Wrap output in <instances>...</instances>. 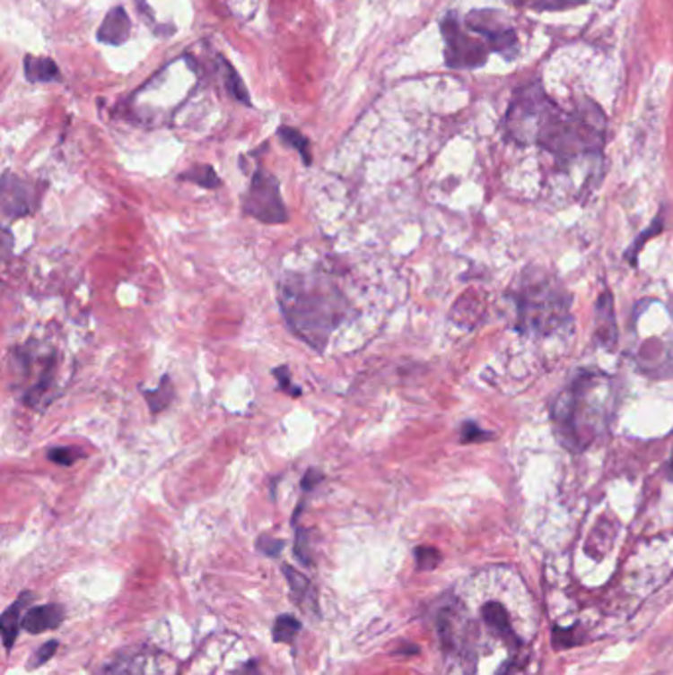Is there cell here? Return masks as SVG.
I'll use <instances>...</instances> for the list:
<instances>
[{
  "label": "cell",
  "mask_w": 673,
  "mask_h": 675,
  "mask_svg": "<svg viewBox=\"0 0 673 675\" xmlns=\"http://www.w3.org/2000/svg\"><path fill=\"white\" fill-rule=\"evenodd\" d=\"M482 619L484 622H486V626H490V628L494 632H498L500 636H503V638L510 640V642H518L516 634H513L511 630V622H510V614L508 610L503 609V606L500 602H486L482 606Z\"/></svg>",
  "instance_id": "cell-14"
},
{
  "label": "cell",
  "mask_w": 673,
  "mask_h": 675,
  "mask_svg": "<svg viewBox=\"0 0 673 675\" xmlns=\"http://www.w3.org/2000/svg\"><path fill=\"white\" fill-rule=\"evenodd\" d=\"M511 4H518L531 11H569L587 0H510Z\"/></svg>",
  "instance_id": "cell-19"
},
{
  "label": "cell",
  "mask_w": 673,
  "mask_h": 675,
  "mask_svg": "<svg viewBox=\"0 0 673 675\" xmlns=\"http://www.w3.org/2000/svg\"><path fill=\"white\" fill-rule=\"evenodd\" d=\"M301 632V620H296L291 614H283L275 620L273 626V640L289 644L294 640V636Z\"/></svg>",
  "instance_id": "cell-21"
},
{
  "label": "cell",
  "mask_w": 673,
  "mask_h": 675,
  "mask_svg": "<svg viewBox=\"0 0 673 675\" xmlns=\"http://www.w3.org/2000/svg\"><path fill=\"white\" fill-rule=\"evenodd\" d=\"M180 178L182 180H190V182L202 186V188H207V190H214V188H217V186H220V178H217L215 170L212 169V166H207V164L194 166V169L184 172L180 176Z\"/></svg>",
  "instance_id": "cell-20"
},
{
  "label": "cell",
  "mask_w": 673,
  "mask_h": 675,
  "mask_svg": "<svg viewBox=\"0 0 673 675\" xmlns=\"http://www.w3.org/2000/svg\"><path fill=\"white\" fill-rule=\"evenodd\" d=\"M294 555L299 557L301 563H304V565H312V557H310V551H309V533H306V530H299V532H296Z\"/></svg>",
  "instance_id": "cell-28"
},
{
  "label": "cell",
  "mask_w": 673,
  "mask_h": 675,
  "mask_svg": "<svg viewBox=\"0 0 673 675\" xmlns=\"http://www.w3.org/2000/svg\"><path fill=\"white\" fill-rule=\"evenodd\" d=\"M415 561H417L419 571H433L441 563V553L434 547H417Z\"/></svg>",
  "instance_id": "cell-24"
},
{
  "label": "cell",
  "mask_w": 673,
  "mask_h": 675,
  "mask_svg": "<svg viewBox=\"0 0 673 675\" xmlns=\"http://www.w3.org/2000/svg\"><path fill=\"white\" fill-rule=\"evenodd\" d=\"M612 409V379L595 371H582L553 405V425L559 440L575 453L587 450L600 435H605Z\"/></svg>",
  "instance_id": "cell-1"
},
{
  "label": "cell",
  "mask_w": 673,
  "mask_h": 675,
  "mask_svg": "<svg viewBox=\"0 0 673 675\" xmlns=\"http://www.w3.org/2000/svg\"><path fill=\"white\" fill-rule=\"evenodd\" d=\"M128 30H131V21H128V16L121 6H115L113 11L105 16V21L97 32V38L105 44L121 46L127 42Z\"/></svg>",
  "instance_id": "cell-10"
},
{
  "label": "cell",
  "mask_w": 673,
  "mask_h": 675,
  "mask_svg": "<svg viewBox=\"0 0 673 675\" xmlns=\"http://www.w3.org/2000/svg\"><path fill=\"white\" fill-rule=\"evenodd\" d=\"M607 139V117L595 103L582 101L577 109L563 111L551 103L536 136V144L571 162L581 156L600 154Z\"/></svg>",
  "instance_id": "cell-2"
},
{
  "label": "cell",
  "mask_w": 673,
  "mask_h": 675,
  "mask_svg": "<svg viewBox=\"0 0 673 675\" xmlns=\"http://www.w3.org/2000/svg\"><path fill=\"white\" fill-rule=\"evenodd\" d=\"M283 573L286 576V581H289L291 594H293V599H294L296 604L304 606L306 601H312L314 602V599H312V596H314L312 584H310L309 579H306L304 575H301L299 571H294L293 567H289V565L283 567Z\"/></svg>",
  "instance_id": "cell-17"
},
{
  "label": "cell",
  "mask_w": 673,
  "mask_h": 675,
  "mask_svg": "<svg viewBox=\"0 0 673 675\" xmlns=\"http://www.w3.org/2000/svg\"><path fill=\"white\" fill-rule=\"evenodd\" d=\"M28 602V594H22V599L14 602L10 609L3 614V620H0V628H3V640H4V648L10 650L18 636V622H20V612H22L24 604Z\"/></svg>",
  "instance_id": "cell-16"
},
{
  "label": "cell",
  "mask_w": 673,
  "mask_h": 675,
  "mask_svg": "<svg viewBox=\"0 0 673 675\" xmlns=\"http://www.w3.org/2000/svg\"><path fill=\"white\" fill-rule=\"evenodd\" d=\"M669 478H671V482H673V454L669 458Z\"/></svg>",
  "instance_id": "cell-33"
},
{
  "label": "cell",
  "mask_w": 673,
  "mask_h": 675,
  "mask_svg": "<svg viewBox=\"0 0 673 675\" xmlns=\"http://www.w3.org/2000/svg\"><path fill=\"white\" fill-rule=\"evenodd\" d=\"M4 182L10 186H3L4 195V212L6 215H24L30 212V188L20 180H13L10 176H4Z\"/></svg>",
  "instance_id": "cell-12"
},
{
  "label": "cell",
  "mask_w": 673,
  "mask_h": 675,
  "mask_svg": "<svg viewBox=\"0 0 673 675\" xmlns=\"http://www.w3.org/2000/svg\"><path fill=\"white\" fill-rule=\"evenodd\" d=\"M24 72L30 82H56L59 77L57 65L49 57H32L28 56L24 62Z\"/></svg>",
  "instance_id": "cell-15"
},
{
  "label": "cell",
  "mask_w": 673,
  "mask_h": 675,
  "mask_svg": "<svg viewBox=\"0 0 673 675\" xmlns=\"http://www.w3.org/2000/svg\"><path fill=\"white\" fill-rule=\"evenodd\" d=\"M464 26L472 34L482 38L490 52H498L502 57L511 62L518 56V34L508 18L498 11H472L464 18Z\"/></svg>",
  "instance_id": "cell-8"
},
{
  "label": "cell",
  "mask_w": 673,
  "mask_h": 675,
  "mask_svg": "<svg viewBox=\"0 0 673 675\" xmlns=\"http://www.w3.org/2000/svg\"><path fill=\"white\" fill-rule=\"evenodd\" d=\"M510 295L518 307V328L526 334L549 336L569 320V292L547 271L521 273Z\"/></svg>",
  "instance_id": "cell-4"
},
{
  "label": "cell",
  "mask_w": 673,
  "mask_h": 675,
  "mask_svg": "<svg viewBox=\"0 0 673 675\" xmlns=\"http://www.w3.org/2000/svg\"><path fill=\"white\" fill-rule=\"evenodd\" d=\"M660 231H661V220H656L654 223L650 225V229L644 233V236L638 238V239L634 241V247H632V251L628 253V261L632 263V265H634V263H636V253H638V249H642V246H644V241H646L650 236H656V233H660Z\"/></svg>",
  "instance_id": "cell-31"
},
{
  "label": "cell",
  "mask_w": 673,
  "mask_h": 675,
  "mask_svg": "<svg viewBox=\"0 0 673 675\" xmlns=\"http://www.w3.org/2000/svg\"><path fill=\"white\" fill-rule=\"evenodd\" d=\"M579 642H581V636H579L577 626H572V628L553 630V644H555V648H572V645H577Z\"/></svg>",
  "instance_id": "cell-25"
},
{
  "label": "cell",
  "mask_w": 673,
  "mask_h": 675,
  "mask_svg": "<svg viewBox=\"0 0 673 675\" xmlns=\"http://www.w3.org/2000/svg\"><path fill=\"white\" fill-rule=\"evenodd\" d=\"M243 210L261 223L276 225L289 221L286 205L281 198V184L265 170H255L249 192L243 198Z\"/></svg>",
  "instance_id": "cell-7"
},
{
  "label": "cell",
  "mask_w": 673,
  "mask_h": 675,
  "mask_svg": "<svg viewBox=\"0 0 673 675\" xmlns=\"http://www.w3.org/2000/svg\"><path fill=\"white\" fill-rule=\"evenodd\" d=\"M553 100L543 90L541 83L523 85L513 93L506 115V133L518 144H536V136L543 117L551 107Z\"/></svg>",
  "instance_id": "cell-5"
},
{
  "label": "cell",
  "mask_w": 673,
  "mask_h": 675,
  "mask_svg": "<svg viewBox=\"0 0 673 675\" xmlns=\"http://www.w3.org/2000/svg\"><path fill=\"white\" fill-rule=\"evenodd\" d=\"M64 620V610L57 604H44L30 609L22 619L24 630L30 634H42L46 630H54Z\"/></svg>",
  "instance_id": "cell-9"
},
{
  "label": "cell",
  "mask_w": 673,
  "mask_h": 675,
  "mask_svg": "<svg viewBox=\"0 0 673 675\" xmlns=\"http://www.w3.org/2000/svg\"><path fill=\"white\" fill-rule=\"evenodd\" d=\"M105 675H161V663L156 655L138 653L131 660L115 663Z\"/></svg>",
  "instance_id": "cell-13"
},
{
  "label": "cell",
  "mask_w": 673,
  "mask_h": 675,
  "mask_svg": "<svg viewBox=\"0 0 673 675\" xmlns=\"http://www.w3.org/2000/svg\"><path fill=\"white\" fill-rule=\"evenodd\" d=\"M322 478L324 476H322L320 471H316V468H309V471H306V474H304V478L301 480L302 490L304 492H310L312 488H316V484H320Z\"/></svg>",
  "instance_id": "cell-32"
},
{
  "label": "cell",
  "mask_w": 673,
  "mask_h": 675,
  "mask_svg": "<svg viewBox=\"0 0 673 675\" xmlns=\"http://www.w3.org/2000/svg\"><path fill=\"white\" fill-rule=\"evenodd\" d=\"M279 136L283 139V143L291 144L293 149L302 156L304 164H310V162H312V156H310V144H309V141H306L304 136H302L299 131L291 129V126H281V129H279Z\"/></svg>",
  "instance_id": "cell-22"
},
{
  "label": "cell",
  "mask_w": 673,
  "mask_h": 675,
  "mask_svg": "<svg viewBox=\"0 0 673 675\" xmlns=\"http://www.w3.org/2000/svg\"><path fill=\"white\" fill-rule=\"evenodd\" d=\"M283 312L289 318V325L294 328L304 342L312 348L324 350L326 340L334 330V322L340 320L345 300L340 290L330 282L299 281L283 282L281 290Z\"/></svg>",
  "instance_id": "cell-3"
},
{
  "label": "cell",
  "mask_w": 673,
  "mask_h": 675,
  "mask_svg": "<svg viewBox=\"0 0 673 675\" xmlns=\"http://www.w3.org/2000/svg\"><path fill=\"white\" fill-rule=\"evenodd\" d=\"M56 650H57V642H56V640L44 644L42 648H39V650L34 653V658L30 660V668H39V665H44L48 660H52V658H54V653H56Z\"/></svg>",
  "instance_id": "cell-30"
},
{
  "label": "cell",
  "mask_w": 673,
  "mask_h": 675,
  "mask_svg": "<svg viewBox=\"0 0 673 675\" xmlns=\"http://www.w3.org/2000/svg\"><path fill=\"white\" fill-rule=\"evenodd\" d=\"M444 38V60L454 70H472L488 62L490 48L482 38H476L454 14L441 22Z\"/></svg>",
  "instance_id": "cell-6"
},
{
  "label": "cell",
  "mask_w": 673,
  "mask_h": 675,
  "mask_svg": "<svg viewBox=\"0 0 673 675\" xmlns=\"http://www.w3.org/2000/svg\"><path fill=\"white\" fill-rule=\"evenodd\" d=\"M143 395H144L146 401H148V407H151V413H153V415L161 413V411L166 409L168 403H170L172 397H174V389H172V384H170V377L164 376V377H162V385L158 387L156 391L143 389Z\"/></svg>",
  "instance_id": "cell-18"
},
{
  "label": "cell",
  "mask_w": 673,
  "mask_h": 675,
  "mask_svg": "<svg viewBox=\"0 0 673 675\" xmlns=\"http://www.w3.org/2000/svg\"><path fill=\"white\" fill-rule=\"evenodd\" d=\"M284 547V541L281 540H275V537L271 535H261L259 540H257V550H259L263 555H269V557H279L281 551Z\"/></svg>",
  "instance_id": "cell-27"
},
{
  "label": "cell",
  "mask_w": 673,
  "mask_h": 675,
  "mask_svg": "<svg viewBox=\"0 0 673 675\" xmlns=\"http://www.w3.org/2000/svg\"><path fill=\"white\" fill-rule=\"evenodd\" d=\"M273 376L276 377V381H279L281 389H283V391H286V394H289L291 397H301V395H302V389H299V387H294V385H293V381H291V371H289V368H286V366L276 368V369L273 371Z\"/></svg>",
  "instance_id": "cell-26"
},
{
  "label": "cell",
  "mask_w": 673,
  "mask_h": 675,
  "mask_svg": "<svg viewBox=\"0 0 673 675\" xmlns=\"http://www.w3.org/2000/svg\"><path fill=\"white\" fill-rule=\"evenodd\" d=\"M595 338L600 346L612 348L616 342V320L615 308H612V295L605 292L597 305V330Z\"/></svg>",
  "instance_id": "cell-11"
},
{
  "label": "cell",
  "mask_w": 673,
  "mask_h": 675,
  "mask_svg": "<svg viewBox=\"0 0 673 675\" xmlns=\"http://www.w3.org/2000/svg\"><path fill=\"white\" fill-rule=\"evenodd\" d=\"M85 453L77 446H57L48 450V458L59 466H72L79 458H83Z\"/></svg>",
  "instance_id": "cell-23"
},
{
  "label": "cell",
  "mask_w": 673,
  "mask_h": 675,
  "mask_svg": "<svg viewBox=\"0 0 673 675\" xmlns=\"http://www.w3.org/2000/svg\"><path fill=\"white\" fill-rule=\"evenodd\" d=\"M492 437L494 435L486 433V430H482L478 425H474V423H464L462 425V440H464V443H480V440H488Z\"/></svg>",
  "instance_id": "cell-29"
}]
</instances>
